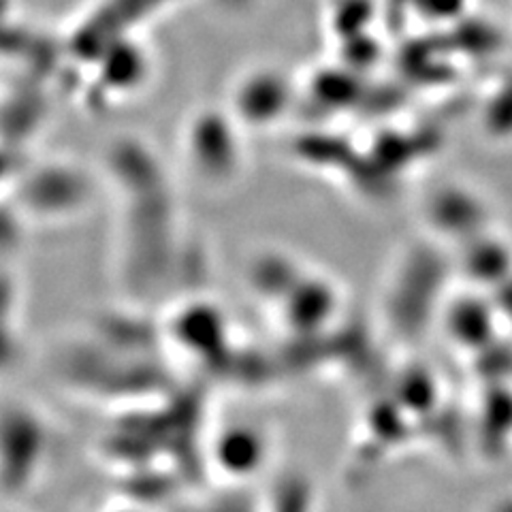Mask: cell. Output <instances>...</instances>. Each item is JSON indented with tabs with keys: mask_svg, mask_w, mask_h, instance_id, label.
<instances>
[{
	"mask_svg": "<svg viewBox=\"0 0 512 512\" xmlns=\"http://www.w3.org/2000/svg\"><path fill=\"white\" fill-rule=\"evenodd\" d=\"M246 128L227 107H201L180 137V156L192 180L207 188L233 186L246 167Z\"/></svg>",
	"mask_w": 512,
	"mask_h": 512,
	"instance_id": "obj_1",
	"label": "cell"
},
{
	"mask_svg": "<svg viewBox=\"0 0 512 512\" xmlns=\"http://www.w3.org/2000/svg\"><path fill=\"white\" fill-rule=\"evenodd\" d=\"M297 94L295 77L284 67L274 62H259L235 75L224 107L246 128V133L269 131L291 114Z\"/></svg>",
	"mask_w": 512,
	"mask_h": 512,
	"instance_id": "obj_2",
	"label": "cell"
}]
</instances>
